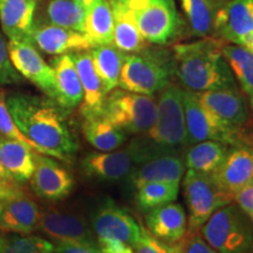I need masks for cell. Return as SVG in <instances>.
Returning a JSON list of instances; mask_svg holds the SVG:
<instances>
[{"mask_svg":"<svg viewBox=\"0 0 253 253\" xmlns=\"http://www.w3.org/2000/svg\"><path fill=\"white\" fill-rule=\"evenodd\" d=\"M213 38L253 53V0H227L218 11Z\"/></svg>","mask_w":253,"mask_h":253,"instance_id":"obj_10","label":"cell"},{"mask_svg":"<svg viewBox=\"0 0 253 253\" xmlns=\"http://www.w3.org/2000/svg\"><path fill=\"white\" fill-rule=\"evenodd\" d=\"M219 1H221V2H224V4H225V2L227 1V0H219Z\"/></svg>","mask_w":253,"mask_h":253,"instance_id":"obj_45","label":"cell"},{"mask_svg":"<svg viewBox=\"0 0 253 253\" xmlns=\"http://www.w3.org/2000/svg\"><path fill=\"white\" fill-rule=\"evenodd\" d=\"M97 246L104 253H134L135 249L120 239L96 238Z\"/></svg>","mask_w":253,"mask_h":253,"instance_id":"obj_42","label":"cell"},{"mask_svg":"<svg viewBox=\"0 0 253 253\" xmlns=\"http://www.w3.org/2000/svg\"><path fill=\"white\" fill-rule=\"evenodd\" d=\"M32 42L49 55H62L93 48L89 39L82 32L49 24L34 25Z\"/></svg>","mask_w":253,"mask_h":253,"instance_id":"obj_17","label":"cell"},{"mask_svg":"<svg viewBox=\"0 0 253 253\" xmlns=\"http://www.w3.org/2000/svg\"><path fill=\"white\" fill-rule=\"evenodd\" d=\"M134 253H184L182 239L176 243H167L151 235L142 226V236Z\"/></svg>","mask_w":253,"mask_h":253,"instance_id":"obj_37","label":"cell"},{"mask_svg":"<svg viewBox=\"0 0 253 253\" xmlns=\"http://www.w3.org/2000/svg\"><path fill=\"white\" fill-rule=\"evenodd\" d=\"M50 66L55 75V103L61 109L71 112L80 106L84 99V90L72 53L56 55Z\"/></svg>","mask_w":253,"mask_h":253,"instance_id":"obj_24","label":"cell"},{"mask_svg":"<svg viewBox=\"0 0 253 253\" xmlns=\"http://www.w3.org/2000/svg\"><path fill=\"white\" fill-rule=\"evenodd\" d=\"M21 78L23 77L19 74L12 63L7 42L0 34V86L20 84L23 80Z\"/></svg>","mask_w":253,"mask_h":253,"instance_id":"obj_38","label":"cell"},{"mask_svg":"<svg viewBox=\"0 0 253 253\" xmlns=\"http://www.w3.org/2000/svg\"><path fill=\"white\" fill-rule=\"evenodd\" d=\"M103 119L129 134H145L157 118V100L151 95L114 89L104 100Z\"/></svg>","mask_w":253,"mask_h":253,"instance_id":"obj_6","label":"cell"},{"mask_svg":"<svg viewBox=\"0 0 253 253\" xmlns=\"http://www.w3.org/2000/svg\"><path fill=\"white\" fill-rule=\"evenodd\" d=\"M19 189V183L14 181V178L9 175L7 170L0 163V197L11 194Z\"/></svg>","mask_w":253,"mask_h":253,"instance_id":"obj_43","label":"cell"},{"mask_svg":"<svg viewBox=\"0 0 253 253\" xmlns=\"http://www.w3.org/2000/svg\"><path fill=\"white\" fill-rule=\"evenodd\" d=\"M41 211L36 202L18 189L0 197V230L30 235L39 226Z\"/></svg>","mask_w":253,"mask_h":253,"instance_id":"obj_15","label":"cell"},{"mask_svg":"<svg viewBox=\"0 0 253 253\" xmlns=\"http://www.w3.org/2000/svg\"><path fill=\"white\" fill-rule=\"evenodd\" d=\"M52 101L25 93L6 96L9 114L23 134L43 148L48 156L68 162L79 147L61 109Z\"/></svg>","mask_w":253,"mask_h":253,"instance_id":"obj_1","label":"cell"},{"mask_svg":"<svg viewBox=\"0 0 253 253\" xmlns=\"http://www.w3.org/2000/svg\"><path fill=\"white\" fill-rule=\"evenodd\" d=\"M126 2L148 43L168 45L181 33L182 20L175 0H126Z\"/></svg>","mask_w":253,"mask_h":253,"instance_id":"obj_8","label":"cell"},{"mask_svg":"<svg viewBox=\"0 0 253 253\" xmlns=\"http://www.w3.org/2000/svg\"><path fill=\"white\" fill-rule=\"evenodd\" d=\"M82 132L88 143L99 151L116 150L126 141V132L102 116L84 120Z\"/></svg>","mask_w":253,"mask_h":253,"instance_id":"obj_32","label":"cell"},{"mask_svg":"<svg viewBox=\"0 0 253 253\" xmlns=\"http://www.w3.org/2000/svg\"><path fill=\"white\" fill-rule=\"evenodd\" d=\"M77 67L79 78L84 90V99L81 102V115L84 119L100 118L102 115L106 91L101 79L95 71L89 50L72 53Z\"/></svg>","mask_w":253,"mask_h":253,"instance_id":"obj_20","label":"cell"},{"mask_svg":"<svg viewBox=\"0 0 253 253\" xmlns=\"http://www.w3.org/2000/svg\"><path fill=\"white\" fill-rule=\"evenodd\" d=\"M55 245L47 239L28 235H0V253H54Z\"/></svg>","mask_w":253,"mask_h":253,"instance_id":"obj_35","label":"cell"},{"mask_svg":"<svg viewBox=\"0 0 253 253\" xmlns=\"http://www.w3.org/2000/svg\"><path fill=\"white\" fill-rule=\"evenodd\" d=\"M91 227L96 238L120 239L134 249L142 236V226L135 218L112 202L102 204L95 211Z\"/></svg>","mask_w":253,"mask_h":253,"instance_id":"obj_13","label":"cell"},{"mask_svg":"<svg viewBox=\"0 0 253 253\" xmlns=\"http://www.w3.org/2000/svg\"><path fill=\"white\" fill-rule=\"evenodd\" d=\"M184 253H218L207 243L199 231H188L182 238Z\"/></svg>","mask_w":253,"mask_h":253,"instance_id":"obj_39","label":"cell"},{"mask_svg":"<svg viewBox=\"0 0 253 253\" xmlns=\"http://www.w3.org/2000/svg\"><path fill=\"white\" fill-rule=\"evenodd\" d=\"M12 63L21 77L55 102L56 86L53 67L45 61L31 41H8Z\"/></svg>","mask_w":253,"mask_h":253,"instance_id":"obj_12","label":"cell"},{"mask_svg":"<svg viewBox=\"0 0 253 253\" xmlns=\"http://www.w3.org/2000/svg\"><path fill=\"white\" fill-rule=\"evenodd\" d=\"M224 41L201 38L172 47L173 77L181 87L194 93L237 86L229 63L221 53Z\"/></svg>","mask_w":253,"mask_h":253,"instance_id":"obj_2","label":"cell"},{"mask_svg":"<svg viewBox=\"0 0 253 253\" xmlns=\"http://www.w3.org/2000/svg\"><path fill=\"white\" fill-rule=\"evenodd\" d=\"M95 71L101 79L106 94L119 87L120 75L125 63L126 53L114 45L96 46L89 49Z\"/></svg>","mask_w":253,"mask_h":253,"instance_id":"obj_29","label":"cell"},{"mask_svg":"<svg viewBox=\"0 0 253 253\" xmlns=\"http://www.w3.org/2000/svg\"><path fill=\"white\" fill-rule=\"evenodd\" d=\"M75 1H77L78 4L87 12L88 9H90L93 6L99 4V2L102 1V0H75Z\"/></svg>","mask_w":253,"mask_h":253,"instance_id":"obj_44","label":"cell"},{"mask_svg":"<svg viewBox=\"0 0 253 253\" xmlns=\"http://www.w3.org/2000/svg\"><path fill=\"white\" fill-rule=\"evenodd\" d=\"M183 194L189 211L188 231H199L218 209L232 203L233 197L218 184L211 173L186 169Z\"/></svg>","mask_w":253,"mask_h":253,"instance_id":"obj_7","label":"cell"},{"mask_svg":"<svg viewBox=\"0 0 253 253\" xmlns=\"http://www.w3.org/2000/svg\"><path fill=\"white\" fill-rule=\"evenodd\" d=\"M38 229L58 242L96 243L94 231L77 214L49 210L41 212Z\"/></svg>","mask_w":253,"mask_h":253,"instance_id":"obj_18","label":"cell"},{"mask_svg":"<svg viewBox=\"0 0 253 253\" xmlns=\"http://www.w3.org/2000/svg\"><path fill=\"white\" fill-rule=\"evenodd\" d=\"M172 77V54L168 56L164 52H150L148 47L143 52L126 54L119 87L132 93L154 96L171 84Z\"/></svg>","mask_w":253,"mask_h":253,"instance_id":"obj_4","label":"cell"},{"mask_svg":"<svg viewBox=\"0 0 253 253\" xmlns=\"http://www.w3.org/2000/svg\"><path fill=\"white\" fill-rule=\"evenodd\" d=\"M54 253H104L97 246V243H66L58 242Z\"/></svg>","mask_w":253,"mask_h":253,"instance_id":"obj_41","label":"cell"},{"mask_svg":"<svg viewBox=\"0 0 253 253\" xmlns=\"http://www.w3.org/2000/svg\"><path fill=\"white\" fill-rule=\"evenodd\" d=\"M34 162L36 169L31 178V185L39 197L58 202L71 194L74 179L65 168L43 154L34 153Z\"/></svg>","mask_w":253,"mask_h":253,"instance_id":"obj_16","label":"cell"},{"mask_svg":"<svg viewBox=\"0 0 253 253\" xmlns=\"http://www.w3.org/2000/svg\"><path fill=\"white\" fill-rule=\"evenodd\" d=\"M114 18L113 45L126 54L143 52L149 47L138 30L137 21L126 0H109Z\"/></svg>","mask_w":253,"mask_h":253,"instance_id":"obj_22","label":"cell"},{"mask_svg":"<svg viewBox=\"0 0 253 253\" xmlns=\"http://www.w3.org/2000/svg\"><path fill=\"white\" fill-rule=\"evenodd\" d=\"M199 232L218 253H253V225L233 202L218 209Z\"/></svg>","mask_w":253,"mask_h":253,"instance_id":"obj_5","label":"cell"},{"mask_svg":"<svg viewBox=\"0 0 253 253\" xmlns=\"http://www.w3.org/2000/svg\"><path fill=\"white\" fill-rule=\"evenodd\" d=\"M230 145L219 141H203L189 145L184 163L186 169L212 173L225 158Z\"/></svg>","mask_w":253,"mask_h":253,"instance_id":"obj_31","label":"cell"},{"mask_svg":"<svg viewBox=\"0 0 253 253\" xmlns=\"http://www.w3.org/2000/svg\"><path fill=\"white\" fill-rule=\"evenodd\" d=\"M0 163L14 181L23 184L31 181L36 169L34 151L20 142L7 137L0 138Z\"/></svg>","mask_w":253,"mask_h":253,"instance_id":"obj_26","label":"cell"},{"mask_svg":"<svg viewBox=\"0 0 253 253\" xmlns=\"http://www.w3.org/2000/svg\"><path fill=\"white\" fill-rule=\"evenodd\" d=\"M86 11L75 0H48L43 8V23L84 33Z\"/></svg>","mask_w":253,"mask_h":253,"instance_id":"obj_33","label":"cell"},{"mask_svg":"<svg viewBox=\"0 0 253 253\" xmlns=\"http://www.w3.org/2000/svg\"><path fill=\"white\" fill-rule=\"evenodd\" d=\"M179 184L167 182H150L136 189V204L143 212L172 203L178 197Z\"/></svg>","mask_w":253,"mask_h":253,"instance_id":"obj_34","label":"cell"},{"mask_svg":"<svg viewBox=\"0 0 253 253\" xmlns=\"http://www.w3.org/2000/svg\"><path fill=\"white\" fill-rule=\"evenodd\" d=\"M196 94L205 109L231 131L243 137V129L249 120V109L238 84Z\"/></svg>","mask_w":253,"mask_h":253,"instance_id":"obj_11","label":"cell"},{"mask_svg":"<svg viewBox=\"0 0 253 253\" xmlns=\"http://www.w3.org/2000/svg\"><path fill=\"white\" fill-rule=\"evenodd\" d=\"M84 33L93 47L113 45L114 18L109 0H102L86 12Z\"/></svg>","mask_w":253,"mask_h":253,"instance_id":"obj_30","label":"cell"},{"mask_svg":"<svg viewBox=\"0 0 253 253\" xmlns=\"http://www.w3.org/2000/svg\"><path fill=\"white\" fill-rule=\"evenodd\" d=\"M185 169L184 160L179 155H163L136 167L128 176V179L134 189L150 182L179 184Z\"/></svg>","mask_w":253,"mask_h":253,"instance_id":"obj_25","label":"cell"},{"mask_svg":"<svg viewBox=\"0 0 253 253\" xmlns=\"http://www.w3.org/2000/svg\"><path fill=\"white\" fill-rule=\"evenodd\" d=\"M144 219L148 231L163 242H179L188 232V217L184 208L175 202L148 211Z\"/></svg>","mask_w":253,"mask_h":253,"instance_id":"obj_23","label":"cell"},{"mask_svg":"<svg viewBox=\"0 0 253 253\" xmlns=\"http://www.w3.org/2000/svg\"><path fill=\"white\" fill-rule=\"evenodd\" d=\"M221 53L253 112V53L244 47L227 42H224L221 46Z\"/></svg>","mask_w":253,"mask_h":253,"instance_id":"obj_28","label":"cell"},{"mask_svg":"<svg viewBox=\"0 0 253 253\" xmlns=\"http://www.w3.org/2000/svg\"><path fill=\"white\" fill-rule=\"evenodd\" d=\"M0 132H1L5 137L11 138V140L20 142V143L27 145V147L31 148L34 153L48 155L43 148H41L40 145H38L37 143H34L33 141H31L27 136H25L23 134V131H21L17 126V125H15L7 108L6 94L4 91H0Z\"/></svg>","mask_w":253,"mask_h":253,"instance_id":"obj_36","label":"cell"},{"mask_svg":"<svg viewBox=\"0 0 253 253\" xmlns=\"http://www.w3.org/2000/svg\"><path fill=\"white\" fill-rule=\"evenodd\" d=\"M233 203L244 212L253 225V183L233 196Z\"/></svg>","mask_w":253,"mask_h":253,"instance_id":"obj_40","label":"cell"},{"mask_svg":"<svg viewBox=\"0 0 253 253\" xmlns=\"http://www.w3.org/2000/svg\"><path fill=\"white\" fill-rule=\"evenodd\" d=\"M227 194L235 196L253 183V145L246 142L230 145L224 161L211 173Z\"/></svg>","mask_w":253,"mask_h":253,"instance_id":"obj_14","label":"cell"},{"mask_svg":"<svg viewBox=\"0 0 253 253\" xmlns=\"http://www.w3.org/2000/svg\"><path fill=\"white\" fill-rule=\"evenodd\" d=\"M189 34L195 38L213 37L218 11L224 2L219 0H181Z\"/></svg>","mask_w":253,"mask_h":253,"instance_id":"obj_27","label":"cell"},{"mask_svg":"<svg viewBox=\"0 0 253 253\" xmlns=\"http://www.w3.org/2000/svg\"><path fill=\"white\" fill-rule=\"evenodd\" d=\"M37 1H38V0H37Z\"/></svg>","mask_w":253,"mask_h":253,"instance_id":"obj_46","label":"cell"},{"mask_svg":"<svg viewBox=\"0 0 253 253\" xmlns=\"http://www.w3.org/2000/svg\"><path fill=\"white\" fill-rule=\"evenodd\" d=\"M37 0H0V26L9 41H31Z\"/></svg>","mask_w":253,"mask_h":253,"instance_id":"obj_21","label":"cell"},{"mask_svg":"<svg viewBox=\"0 0 253 253\" xmlns=\"http://www.w3.org/2000/svg\"><path fill=\"white\" fill-rule=\"evenodd\" d=\"M183 107H184L188 145L203 141H219L227 145L244 142L229 128L205 109L199 102L197 94L183 88Z\"/></svg>","mask_w":253,"mask_h":253,"instance_id":"obj_9","label":"cell"},{"mask_svg":"<svg viewBox=\"0 0 253 253\" xmlns=\"http://www.w3.org/2000/svg\"><path fill=\"white\" fill-rule=\"evenodd\" d=\"M81 167L87 176L104 182H116L130 175L136 164L131 153L126 148L88 154L81 160Z\"/></svg>","mask_w":253,"mask_h":253,"instance_id":"obj_19","label":"cell"},{"mask_svg":"<svg viewBox=\"0 0 253 253\" xmlns=\"http://www.w3.org/2000/svg\"><path fill=\"white\" fill-rule=\"evenodd\" d=\"M157 118L154 126L143 136L166 155H179L189 147L186 135L183 88L169 84L158 93Z\"/></svg>","mask_w":253,"mask_h":253,"instance_id":"obj_3","label":"cell"}]
</instances>
